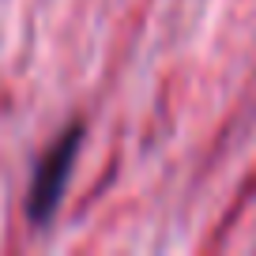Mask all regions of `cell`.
<instances>
[{
    "mask_svg": "<svg viewBox=\"0 0 256 256\" xmlns=\"http://www.w3.org/2000/svg\"><path fill=\"white\" fill-rule=\"evenodd\" d=\"M80 147H83V124L76 120L38 158V166L30 174V188H26V222L34 230H49V222L56 218L60 200L68 192V181H72L76 158H80Z\"/></svg>",
    "mask_w": 256,
    "mask_h": 256,
    "instance_id": "obj_1",
    "label": "cell"
}]
</instances>
